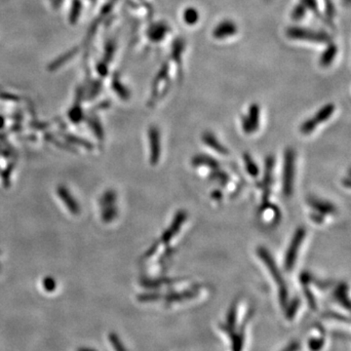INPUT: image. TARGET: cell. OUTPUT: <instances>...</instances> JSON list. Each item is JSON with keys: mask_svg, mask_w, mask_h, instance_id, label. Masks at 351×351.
<instances>
[{"mask_svg": "<svg viewBox=\"0 0 351 351\" xmlns=\"http://www.w3.org/2000/svg\"><path fill=\"white\" fill-rule=\"evenodd\" d=\"M257 253L261 261L265 263L267 270H269L270 276L276 281L277 287H278L279 300H280V304L283 306L287 304L288 300V289L286 285L285 280H284L282 274H281L280 270L277 267L276 261L274 260L272 256L270 255L269 250L265 247H260L258 248Z\"/></svg>", "mask_w": 351, "mask_h": 351, "instance_id": "obj_1", "label": "cell"}, {"mask_svg": "<svg viewBox=\"0 0 351 351\" xmlns=\"http://www.w3.org/2000/svg\"><path fill=\"white\" fill-rule=\"evenodd\" d=\"M286 34L291 40L304 41V43L316 44L332 43L331 36L327 32L308 29V27H298V25L289 27Z\"/></svg>", "mask_w": 351, "mask_h": 351, "instance_id": "obj_2", "label": "cell"}, {"mask_svg": "<svg viewBox=\"0 0 351 351\" xmlns=\"http://www.w3.org/2000/svg\"><path fill=\"white\" fill-rule=\"evenodd\" d=\"M335 112H336V106L332 103L326 104L314 114L313 117L302 122L301 127H300V131H301L302 135H311L320 124L325 123L331 119Z\"/></svg>", "mask_w": 351, "mask_h": 351, "instance_id": "obj_3", "label": "cell"}, {"mask_svg": "<svg viewBox=\"0 0 351 351\" xmlns=\"http://www.w3.org/2000/svg\"><path fill=\"white\" fill-rule=\"evenodd\" d=\"M295 154L294 149H288L284 158L283 193L286 197H291L294 191Z\"/></svg>", "mask_w": 351, "mask_h": 351, "instance_id": "obj_4", "label": "cell"}, {"mask_svg": "<svg viewBox=\"0 0 351 351\" xmlns=\"http://www.w3.org/2000/svg\"><path fill=\"white\" fill-rule=\"evenodd\" d=\"M306 232L304 228H299L295 230L294 237L291 240L287 252L285 254V260H284V267L287 271L294 269L295 261L299 255L300 249H301L302 241L306 239Z\"/></svg>", "mask_w": 351, "mask_h": 351, "instance_id": "obj_5", "label": "cell"}, {"mask_svg": "<svg viewBox=\"0 0 351 351\" xmlns=\"http://www.w3.org/2000/svg\"><path fill=\"white\" fill-rule=\"evenodd\" d=\"M171 85L170 64L168 62L164 63L157 73L152 87V101L158 98H162L166 92L169 90Z\"/></svg>", "mask_w": 351, "mask_h": 351, "instance_id": "obj_6", "label": "cell"}, {"mask_svg": "<svg viewBox=\"0 0 351 351\" xmlns=\"http://www.w3.org/2000/svg\"><path fill=\"white\" fill-rule=\"evenodd\" d=\"M261 122V108L258 104H252L248 108L247 114L241 117V126L245 134L255 133L260 127Z\"/></svg>", "mask_w": 351, "mask_h": 351, "instance_id": "obj_7", "label": "cell"}, {"mask_svg": "<svg viewBox=\"0 0 351 351\" xmlns=\"http://www.w3.org/2000/svg\"><path fill=\"white\" fill-rule=\"evenodd\" d=\"M307 204L311 210H313V213L319 215L324 219L325 217L337 213L336 205L332 204L330 201L321 199L315 196H311L307 199Z\"/></svg>", "mask_w": 351, "mask_h": 351, "instance_id": "obj_8", "label": "cell"}, {"mask_svg": "<svg viewBox=\"0 0 351 351\" xmlns=\"http://www.w3.org/2000/svg\"><path fill=\"white\" fill-rule=\"evenodd\" d=\"M186 218H188V214L184 212V210L178 212L176 214L174 219H173L172 223L169 226V228L163 232L162 237H161V243L167 245L169 244L171 240L174 239L176 235L180 232L182 230V226L186 223Z\"/></svg>", "mask_w": 351, "mask_h": 351, "instance_id": "obj_9", "label": "cell"}, {"mask_svg": "<svg viewBox=\"0 0 351 351\" xmlns=\"http://www.w3.org/2000/svg\"><path fill=\"white\" fill-rule=\"evenodd\" d=\"M239 32L237 23L232 20H223L219 22L213 29V38L217 40H226V39L235 36Z\"/></svg>", "mask_w": 351, "mask_h": 351, "instance_id": "obj_10", "label": "cell"}, {"mask_svg": "<svg viewBox=\"0 0 351 351\" xmlns=\"http://www.w3.org/2000/svg\"><path fill=\"white\" fill-rule=\"evenodd\" d=\"M186 49V41L184 38H178L175 39L171 48V61L174 64L177 69V75L180 78L182 77V55Z\"/></svg>", "mask_w": 351, "mask_h": 351, "instance_id": "obj_11", "label": "cell"}, {"mask_svg": "<svg viewBox=\"0 0 351 351\" xmlns=\"http://www.w3.org/2000/svg\"><path fill=\"white\" fill-rule=\"evenodd\" d=\"M149 147H151V163L157 165L161 156L160 131L157 127L152 126L149 131Z\"/></svg>", "mask_w": 351, "mask_h": 351, "instance_id": "obj_12", "label": "cell"}, {"mask_svg": "<svg viewBox=\"0 0 351 351\" xmlns=\"http://www.w3.org/2000/svg\"><path fill=\"white\" fill-rule=\"evenodd\" d=\"M171 32L170 25L165 22H157L147 29V36L152 43H159L165 39Z\"/></svg>", "mask_w": 351, "mask_h": 351, "instance_id": "obj_13", "label": "cell"}, {"mask_svg": "<svg viewBox=\"0 0 351 351\" xmlns=\"http://www.w3.org/2000/svg\"><path fill=\"white\" fill-rule=\"evenodd\" d=\"M203 142L204 144L209 147L210 149H213L217 154H221V156H226L228 154V149L221 144V142L217 138L212 132H205L202 136Z\"/></svg>", "mask_w": 351, "mask_h": 351, "instance_id": "obj_14", "label": "cell"}, {"mask_svg": "<svg viewBox=\"0 0 351 351\" xmlns=\"http://www.w3.org/2000/svg\"><path fill=\"white\" fill-rule=\"evenodd\" d=\"M338 53L339 47L337 44H335L332 41L328 43L326 49L323 51L322 54H321L319 59L320 66H323V68H328V66H331L334 63L335 60H336Z\"/></svg>", "mask_w": 351, "mask_h": 351, "instance_id": "obj_15", "label": "cell"}, {"mask_svg": "<svg viewBox=\"0 0 351 351\" xmlns=\"http://www.w3.org/2000/svg\"><path fill=\"white\" fill-rule=\"evenodd\" d=\"M58 195H59V197L64 201V205L68 207L71 214L77 215L80 213V205L76 203L75 198L71 196L68 189L64 188V186H60V188L58 189Z\"/></svg>", "mask_w": 351, "mask_h": 351, "instance_id": "obj_16", "label": "cell"}, {"mask_svg": "<svg viewBox=\"0 0 351 351\" xmlns=\"http://www.w3.org/2000/svg\"><path fill=\"white\" fill-rule=\"evenodd\" d=\"M193 165L195 167H200L201 166V167L211 168V170H216L219 168V163L217 162L216 159L208 156H203V154L196 156L193 159Z\"/></svg>", "mask_w": 351, "mask_h": 351, "instance_id": "obj_17", "label": "cell"}, {"mask_svg": "<svg viewBox=\"0 0 351 351\" xmlns=\"http://www.w3.org/2000/svg\"><path fill=\"white\" fill-rule=\"evenodd\" d=\"M182 20H184V24L189 25V27H193L199 22L200 14L199 11L195 7H188L184 9L182 12Z\"/></svg>", "mask_w": 351, "mask_h": 351, "instance_id": "obj_18", "label": "cell"}, {"mask_svg": "<svg viewBox=\"0 0 351 351\" xmlns=\"http://www.w3.org/2000/svg\"><path fill=\"white\" fill-rule=\"evenodd\" d=\"M348 289L346 284H341V285L336 289V291H335V298H336L337 301L339 302V304L345 306L348 311V309H350V299H348Z\"/></svg>", "mask_w": 351, "mask_h": 351, "instance_id": "obj_19", "label": "cell"}, {"mask_svg": "<svg viewBox=\"0 0 351 351\" xmlns=\"http://www.w3.org/2000/svg\"><path fill=\"white\" fill-rule=\"evenodd\" d=\"M301 2L304 4V6L306 7L307 11L313 12L314 15L319 18V19L325 20L324 16L321 13L318 0H301Z\"/></svg>", "mask_w": 351, "mask_h": 351, "instance_id": "obj_20", "label": "cell"}, {"mask_svg": "<svg viewBox=\"0 0 351 351\" xmlns=\"http://www.w3.org/2000/svg\"><path fill=\"white\" fill-rule=\"evenodd\" d=\"M308 11L306 10V7L304 6V4L300 1V3H298L297 5L294 7V9L292 10V19L295 21V22H300V21L304 20L306 18V13Z\"/></svg>", "mask_w": 351, "mask_h": 351, "instance_id": "obj_21", "label": "cell"}, {"mask_svg": "<svg viewBox=\"0 0 351 351\" xmlns=\"http://www.w3.org/2000/svg\"><path fill=\"white\" fill-rule=\"evenodd\" d=\"M245 166H246L247 172L248 174L252 176L253 178L258 177V168L257 164L253 160L251 156L249 154H245L244 156Z\"/></svg>", "mask_w": 351, "mask_h": 351, "instance_id": "obj_22", "label": "cell"}, {"mask_svg": "<svg viewBox=\"0 0 351 351\" xmlns=\"http://www.w3.org/2000/svg\"><path fill=\"white\" fill-rule=\"evenodd\" d=\"M323 3H324L325 6V19H326L327 22L332 23V19L335 17V8L334 4L331 0H323Z\"/></svg>", "mask_w": 351, "mask_h": 351, "instance_id": "obj_23", "label": "cell"}, {"mask_svg": "<svg viewBox=\"0 0 351 351\" xmlns=\"http://www.w3.org/2000/svg\"><path fill=\"white\" fill-rule=\"evenodd\" d=\"M110 343H112V348H114L115 351H127L125 346H123L122 341H120L119 336L114 332H112L108 336Z\"/></svg>", "mask_w": 351, "mask_h": 351, "instance_id": "obj_24", "label": "cell"}, {"mask_svg": "<svg viewBox=\"0 0 351 351\" xmlns=\"http://www.w3.org/2000/svg\"><path fill=\"white\" fill-rule=\"evenodd\" d=\"M117 216V211L115 209V207L113 205H110V206L105 207V211L103 213V219L105 221H112L114 219L115 217Z\"/></svg>", "mask_w": 351, "mask_h": 351, "instance_id": "obj_25", "label": "cell"}, {"mask_svg": "<svg viewBox=\"0 0 351 351\" xmlns=\"http://www.w3.org/2000/svg\"><path fill=\"white\" fill-rule=\"evenodd\" d=\"M115 199H117V195L113 191H108L105 195H103L101 199V205H103L104 207L110 206V205H113V203L115 202Z\"/></svg>", "mask_w": 351, "mask_h": 351, "instance_id": "obj_26", "label": "cell"}, {"mask_svg": "<svg viewBox=\"0 0 351 351\" xmlns=\"http://www.w3.org/2000/svg\"><path fill=\"white\" fill-rule=\"evenodd\" d=\"M300 304H301V302H300L299 299L293 300V302H290V304L288 306L287 311L288 318L292 319V318L294 317L295 313H297L298 309H299Z\"/></svg>", "mask_w": 351, "mask_h": 351, "instance_id": "obj_27", "label": "cell"}, {"mask_svg": "<svg viewBox=\"0 0 351 351\" xmlns=\"http://www.w3.org/2000/svg\"><path fill=\"white\" fill-rule=\"evenodd\" d=\"M43 286L46 291H48V292H52V291H54L55 289H56V282H55L52 278H49V277H48V278L44 279Z\"/></svg>", "mask_w": 351, "mask_h": 351, "instance_id": "obj_28", "label": "cell"}, {"mask_svg": "<svg viewBox=\"0 0 351 351\" xmlns=\"http://www.w3.org/2000/svg\"><path fill=\"white\" fill-rule=\"evenodd\" d=\"M212 198H213V199H216V200H221V198H223V195H221V191H214L213 195H212Z\"/></svg>", "mask_w": 351, "mask_h": 351, "instance_id": "obj_29", "label": "cell"}, {"mask_svg": "<svg viewBox=\"0 0 351 351\" xmlns=\"http://www.w3.org/2000/svg\"><path fill=\"white\" fill-rule=\"evenodd\" d=\"M77 351H98L97 350H94V348H80Z\"/></svg>", "mask_w": 351, "mask_h": 351, "instance_id": "obj_30", "label": "cell"}]
</instances>
